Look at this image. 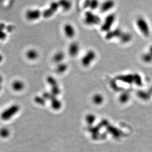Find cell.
I'll list each match as a JSON object with an SVG mask.
<instances>
[{
    "label": "cell",
    "instance_id": "cell-1",
    "mask_svg": "<svg viewBox=\"0 0 152 152\" xmlns=\"http://www.w3.org/2000/svg\"><path fill=\"white\" fill-rule=\"evenodd\" d=\"M135 25L138 30L142 35L146 37L150 36L151 29L149 23L142 16H139L136 18Z\"/></svg>",
    "mask_w": 152,
    "mask_h": 152
},
{
    "label": "cell",
    "instance_id": "cell-2",
    "mask_svg": "<svg viewBox=\"0 0 152 152\" xmlns=\"http://www.w3.org/2000/svg\"><path fill=\"white\" fill-rule=\"evenodd\" d=\"M19 106L17 104H12L1 113L0 118L3 121H9L19 111Z\"/></svg>",
    "mask_w": 152,
    "mask_h": 152
},
{
    "label": "cell",
    "instance_id": "cell-3",
    "mask_svg": "<svg viewBox=\"0 0 152 152\" xmlns=\"http://www.w3.org/2000/svg\"><path fill=\"white\" fill-rule=\"evenodd\" d=\"M116 19V15L114 13H110L106 16L101 24V31L103 32H108L112 29Z\"/></svg>",
    "mask_w": 152,
    "mask_h": 152
},
{
    "label": "cell",
    "instance_id": "cell-4",
    "mask_svg": "<svg viewBox=\"0 0 152 152\" xmlns=\"http://www.w3.org/2000/svg\"><path fill=\"white\" fill-rule=\"evenodd\" d=\"M84 22L89 26H96L101 25L102 20L99 15L92 11H87L84 15Z\"/></svg>",
    "mask_w": 152,
    "mask_h": 152
},
{
    "label": "cell",
    "instance_id": "cell-5",
    "mask_svg": "<svg viewBox=\"0 0 152 152\" xmlns=\"http://www.w3.org/2000/svg\"><path fill=\"white\" fill-rule=\"evenodd\" d=\"M43 98L46 100H49L51 101V105L52 108L55 110H58L61 109L62 106V103L61 101L58 99L56 96H55L51 93L44 92L42 94Z\"/></svg>",
    "mask_w": 152,
    "mask_h": 152
},
{
    "label": "cell",
    "instance_id": "cell-6",
    "mask_svg": "<svg viewBox=\"0 0 152 152\" xmlns=\"http://www.w3.org/2000/svg\"><path fill=\"white\" fill-rule=\"evenodd\" d=\"M96 58V53L93 50H89L81 59V64L84 67H88L94 62Z\"/></svg>",
    "mask_w": 152,
    "mask_h": 152
},
{
    "label": "cell",
    "instance_id": "cell-7",
    "mask_svg": "<svg viewBox=\"0 0 152 152\" xmlns=\"http://www.w3.org/2000/svg\"><path fill=\"white\" fill-rule=\"evenodd\" d=\"M47 82L51 86V92L52 94L57 96L60 94L61 90L58 83V82L56 79L51 76H48L47 78Z\"/></svg>",
    "mask_w": 152,
    "mask_h": 152
},
{
    "label": "cell",
    "instance_id": "cell-8",
    "mask_svg": "<svg viewBox=\"0 0 152 152\" xmlns=\"http://www.w3.org/2000/svg\"><path fill=\"white\" fill-rule=\"evenodd\" d=\"M60 7L59 3L56 2H53L50 4L49 8L42 12V16L44 18H49L51 17L55 12L58 10Z\"/></svg>",
    "mask_w": 152,
    "mask_h": 152
},
{
    "label": "cell",
    "instance_id": "cell-9",
    "mask_svg": "<svg viewBox=\"0 0 152 152\" xmlns=\"http://www.w3.org/2000/svg\"><path fill=\"white\" fill-rule=\"evenodd\" d=\"M123 31L120 28H117L116 29L111 30L106 35L105 39L107 40H111L112 39L118 38L119 39L121 35H122Z\"/></svg>",
    "mask_w": 152,
    "mask_h": 152
},
{
    "label": "cell",
    "instance_id": "cell-10",
    "mask_svg": "<svg viewBox=\"0 0 152 152\" xmlns=\"http://www.w3.org/2000/svg\"><path fill=\"white\" fill-rule=\"evenodd\" d=\"M115 6V2L112 1H106L103 2L101 4H100L99 9L101 12L105 13L108 11H110Z\"/></svg>",
    "mask_w": 152,
    "mask_h": 152
},
{
    "label": "cell",
    "instance_id": "cell-11",
    "mask_svg": "<svg viewBox=\"0 0 152 152\" xmlns=\"http://www.w3.org/2000/svg\"><path fill=\"white\" fill-rule=\"evenodd\" d=\"M42 15V12L39 10H30L26 12V17L30 20H35L39 19Z\"/></svg>",
    "mask_w": 152,
    "mask_h": 152
},
{
    "label": "cell",
    "instance_id": "cell-12",
    "mask_svg": "<svg viewBox=\"0 0 152 152\" xmlns=\"http://www.w3.org/2000/svg\"><path fill=\"white\" fill-rule=\"evenodd\" d=\"M80 47L76 42H73L70 44L69 47V53L70 56L75 57L78 54Z\"/></svg>",
    "mask_w": 152,
    "mask_h": 152
},
{
    "label": "cell",
    "instance_id": "cell-13",
    "mask_svg": "<svg viewBox=\"0 0 152 152\" xmlns=\"http://www.w3.org/2000/svg\"><path fill=\"white\" fill-rule=\"evenodd\" d=\"M64 32L66 36L69 38H72L75 36V29L71 24H67L65 25Z\"/></svg>",
    "mask_w": 152,
    "mask_h": 152
},
{
    "label": "cell",
    "instance_id": "cell-14",
    "mask_svg": "<svg viewBox=\"0 0 152 152\" xmlns=\"http://www.w3.org/2000/svg\"><path fill=\"white\" fill-rule=\"evenodd\" d=\"M100 4L97 1H87L84 3V7L85 8H89L91 10H95L99 8Z\"/></svg>",
    "mask_w": 152,
    "mask_h": 152
},
{
    "label": "cell",
    "instance_id": "cell-15",
    "mask_svg": "<svg viewBox=\"0 0 152 152\" xmlns=\"http://www.w3.org/2000/svg\"><path fill=\"white\" fill-rule=\"evenodd\" d=\"M104 96L100 93L95 94L92 98L93 103L96 105H101L104 102Z\"/></svg>",
    "mask_w": 152,
    "mask_h": 152
},
{
    "label": "cell",
    "instance_id": "cell-16",
    "mask_svg": "<svg viewBox=\"0 0 152 152\" xmlns=\"http://www.w3.org/2000/svg\"><path fill=\"white\" fill-rule=\"evenodd\" d=\"M133 39V36L131 34L128 32H123L122 33V35H121L119 40L121 42L123 43H128L131 41Z\"/></svg>",
    "mask_w": 152,
    "mask_h": 152
},
{
    "label": "cell",
    "instance_id": "cell-17",
    "mask_svg": "<svg viewBox=\"0 0 152 152\" xmlns=\"http://www.w3.org/2000/svg\"><path fill=\"white\" fill-rule=\"evenodd\" d=\"M13 90L15 91H20L24 88V84L20 80H15L12 84Z\"/></svg>",
    "mask_w": 152,
    "mask_h": 152
},
{
    "label": "cell",
    "instance_id": "cell-18",
    "mask_svg": "<svg viewBox=\"0 0 152 152\" xmlns=\"http://www.w3.org/2000/svg\"><path fill=\"white\" fill-rule=\"evenodd\" d=\"M26 56L31 60H35L39 57V53L35 49H30L27 52Z\"/></svg>",
    "mask_w": 152,
    "mask_h": 152
},
{
    "label": "cell",
    "instance_id": "cell-19",
    "mask_svg": "<svg viewBox=\"0 0 152 152\" xmlns=\"http://www.w3.org/2000/svg\"><path fill=\"white\" fill-rule=\"evenodd\" d=\"M10 135V129L7 127H2L0 128V137L2 138H7Z\"/></svg>",
    "mask_w": 152,
    "mask_h": 152
},
{
    "label": "cell",
    "instance_id": "cell-20",
    "mask_svg": "<svg viewBox=\"0 0 152 152\" xmlns=\"http://www.w3.org/2000/svg\"><path fill=\"white\" fill-rule=\"evenodd\" d=\"M60 7L62 8L63 10H68L71 7V2L68 1H60L58 2Z\"/></svg>",
    "mask_w": 152,
    "mask_h": 152
},
{
    "label": "cell",
    "instance_id": "cell-21",
    "mask_svg": "<svg viewBox=\"0 0 152 152\" xmlns=\"http://www.w3.org/2000/svg\"><path fill=\"white\" fill-rule=\"evenodd\" d=\"M65 54L62 51L58 52L54 55L53 57V60L55 62H60L64 59Z\"/></svg>",
    "mask_w": 152,
    "mask_h": 152
},
{
    "label": "cell",
    "instance_id": "cell-22",
    "mask_svg": "<svg viewBox=\"0 0 152 152\" xmlns=\"http://www.w3.org/2000/svg\"><path fill=\"white\" fill-rule=\"evenodd\" d=\"M68 67L67 65L65 63H61L58 65L56 67V72L58 74L64 73L67 70Z\"/></svg>",
    "mask_w": 152,
    "mask_h": 152
},
{
    "label": "cell",
    "instance_id": "cell-23",
    "mask_svg": "<svg viewBox=\"0 0 152 152\" xmlns=\"http://www.w3.org/2000/svg\"><path fill=\"white\" fill-rule=\"evenodd\" d=\"M7 28L5 23H0V40H4L7 37V34L4 32V30Z\"/></svg>",
    "mask_w": 152,
    "mask_h": 152
},
{
    "label": "cell",
    "instance_id": "cell-24",
    "mask_svg": "<svg viewBox=\"0 0 152 152\" xmlns=\"http://www.w3.org/2000/svg\"><path fill=\"white\" fill-rule=\"evenodd\" d=\"M141 59L144 62L147 64H150L152 62V55L148 51L142 55Z\"/></svg>",
    "mask_w": 152,
    "mask_h": 152
},
{
    "label": "cell",
    "instance_id": "cell-25",
    "mask_svg": "<svg viewBox=\"0 0 152 152\" xmlns=\"http://www.w3.org/2000/svg\"><path fill=\"white\" fill-rule=\"evenodd\" d=\"M130 99V94L126 92L122 93L119 96V101L122 103H126Z\"/></svg>",
    "mask_w": 152,
    "mask_h": 152
},
{
    "label": "cell",
    "instance_id": "cell-26",
    "mask_svg": "<svg viewBox=\"0 0 152 152\" xmlns=\"http://www.w3.org/2000/svg\"><path fill=\"white\" fill-rule=\"evenodd\" d=\"M34 101L37 104L42 105H44L45 104V103H46V99L43 98L42 96H35V99H34Z\"/></svg>",
    "mask_w": 152,
    "mask_h": 152
},
{
    "label": "cell",
    "instance_id": "cell-27",
    "mask_svg": "<svg viewBox=\"0 0 152 152\" xmlns=\"http://www.w3.org/2000/svg\"><path fill=\"white\" fill-rule=\"evenodd\" d=\"M85 120L86 121L87 123L89 124V125H91L93 124V122H94V120H95V116L92 114H89L86 116L85 118Z\"/></svg>",
    "mask_w": 152,
    "mask_h": 152
},
{
    "label": "cell",
    "instance_id": "cell-28",
    "mask_svg": "<svg viewBox=\"0 0 152 152\" xmlns=\"http://www.w3.org/2000/svg\"><path fill=\"white\" fill-rule=\"evenodd\" d=\"M6 29H7L9 32H11L13 30L14 28H13V26H11V25H10V26L7 27V28H6Z\"/></svg>",
    "mask_w": 152,
    "mask_h": 152
},
{
    "label": "cell",
    "instance_id": "cell-29",
    "mask_svg": "<svg viewBox=\"0 0 152 152\" xmlns=\"http://www.w3.org/2000/svg\"><path fill=\"white\" fill-rule=\"evenodd\" d=\"M147 51L151 55H152V45H151L150 47Z\"/></svg>",
    "mask_w": 152,
    "mask_h": 152
},
{
    "label": "cell",
    "instance_id": "cell-30",
    "mask_svg": "<svg viewBox=\"0 0 152 152\" xmlns=\"http://www.w3.org/2000/svg\"><path fill=\"white\" fill-rule=\"evenodd\" d=\"M3 81V77H2V76L0 75V84L2 83V82Z\"/></svg>",
    "mask_w": 152,
    "mask_h": 152
},
{
    "label": "cell",
    "instance_id": "cell-31",
    "mask_svg": "<svg viewBox=\"0 0 152 152\" xmlns=\"http://www.w3.org/2000/svg\"><path fill=\"white\" fill-rule=\"evenodd\" d=\"M2 60H3V57H2L1 55H0V62H2Z\"/></svg>",
    "mask_w": 152,
    "mask_h": 152
},
{
    "label": "cell",
    "instance_id": "cell-32",
    "mask_svg": "<svg viewBox=\"0 0 152 152\" xmlns=\"http://www.w3.org/2000/svg\"><path fill=\"white\" fill-rule=\"evenodd\" d=\"M1 89H2V86L0 85V91H1Z\"/></svg>",
    "mask_w": 152,
    "mask_h": 152
}]
</instances>
